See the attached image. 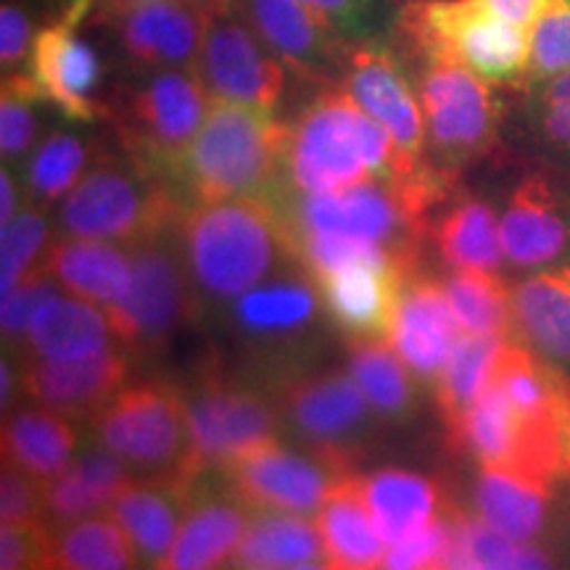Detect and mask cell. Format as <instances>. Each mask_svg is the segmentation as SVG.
<instances>
[{"mask_svg":"<svg viewBox=\"0 0 570 570\" xmlns=\"http://www.w3.org/2000/svg\"><path fill=\"white\" fill-rule=\"evenodd\" d=\"M180 389L188 415V458L183 468L188 487H196L209 470L281 439V410L262 391L227 381L214 370Z\"/></svg>","mask_w":570,"mask_h":570,"instance_id":"obj_10","label":"cell"},{"mask_svg":"<svg viewBox=\"0 0 570 570\" xmlns=\"http://www.w3.org/2000/svg\"><path fill=\"white\" fill-rule=\"evenodd\" d=\"M51 568V529L46 523H0V570Z\"/></svg>","mask_w":570,"mask_h":570,"instance_id":"obj_51","label":"cell"},{"mask_svg":"<svg viewBox=\"0 0 570 570\" xmlns=\"http://www.w3.org/2000/svg\"><path fill=\"white\" fill-rule=\"evenodd\" d=\"M499 17H504L512 24L525 27L531 32L533 21L541 17V11L550 6V0H487Z\"/></svg>","mask_w":570,"mask_h":570,"instance_id":"obj_52","label":"cell"},{"mask_svg":"<svg viewBox=\"0 0 570 570\" xmlns=\"http://www.w3.org/2000/svg\"><path fill=\"white\" fill-rule=\"evenodd\" d=\"M59 3H61V9H63V6H67V3H69V0H59Z\"/></svg>","mask_w":570,"mask_h":570,"instance_id":"obj_57","label":"cell"},{"mask_svg":"<svg viewBox=\"0 0 570 570\" xmlns=\"http://www.w3.org/2000/svg\"><path fill=\"white\" fill-rule=\"evenodd\" d=\"M196 75L212 101L254 106L262 111H275L291 77H296L235 6L209 17Z\"/></svg>","mask_w":570,"mask_h":570,"instance_id":"obj_14","label":"cell"},{"mask_svg":"<svg viewBox=\"0 0 570 570\" xmlns=\"http://www.w3.org/2000/svg\"><path fill=\"white\" fill-rule=\"evenodd\" d=\"M273 399L283 425L304 441V449L325 458L341 473H356L354 465L367 452L377 415L348 370L323 367L283 375Z\"/></svg>","mask_w":570,"mask_h":570,"instance_id":"obj_11","label":"cell"},{"mask_svg":"<svg viewBox=\"0 0 570 570\" xmlns=\"http://www.w3.org/2000/svg\"><path fill=\"white\" fill-rule=\"evenodd\" d=\"M209 104L196 69H132L106 104V117L127 156L175 185Z\"/></svg>","mask_w":570,"mask_h":570,"instance_id":"obj_6","label":"cell"},{"mask_svg":"<svg viewBox=\"0 0 570 570\" xmlns=\"http://www.w3.org/2000/svg\"><path fill=\"white\" fill-rule=\"evenodd\" d=\"M460 336L462 331L449 306L444 283L412 273L404 283L402 302L389 333L399 356L420 381L436 383Z\"/></svg>","mask_w":570,"mask_h":570,"instance_id":"obj_23","label":"cell"},{"mask_svg":"<svg viewBox=\"0 0 570 570\" xmlns=\"http://www.w3.org/2000/svg\"><path fill=\"white\" fill-rule=\"evenodd\" d=\"M132 479L135 470L96 439V444L77 452L59 479L46 483V525L53 531L109 512L114 499Z\"/></svg>","mask_w":570,"mask_h":570,"instance_id":"obj_32","label":"cell"},{"mask_svg":"<svg viewBox=\"0 0 570 570\" xmlns=\"http://www.w3.org/2000/svg\"><path fill=\"white\" fill-rule=\"evenodd\" d=\"M101 154L104 151H98L88 138L77 132L56 130L46 135L27 159L24 185L30 204L46 209L63 202L90 173L92 164L101 159Z\"/></svg>","mask_w":570,"mask_h":570,"instance_id":"obj_41","label":"cell"},{"mask_svg":"<svg viewBox=\"0 0 570 570\" xmlns=\"http://www.w3.org/2000/svg\"><path fill=\"white\" fill-rule=\"evenodd\" d=\"M127 246L132 256V288L106 315L125 352L156 354L196 317L198 294L185 265L177 225Z\"/></svg>","mask_w":570,"mask_h":570,"instance_id":"obj_9","label":"cell"},{"mask_svg":"<svg viewBox=\"0 0 570 570\" xmlns=\"http://www.w3.org/2000/svg\"><path fill=\"white\" fill-rule=\"evenodd\" d=\"M570 481H544L520 470L479 465L473 483L475 515L504 537L539 544L562 515V491Z\"/></svg>","mask_w":570,"mask_h":570,"instance_id":"obj_22","label":"cell"},{"mask_svg":"<svg viewBox=\"0 0 570 570\" xmlns=\"http://www.w3.org/2000/svg\"><path fill=\"white\" fill-rule=\"evenodd\" d=\"M56 3H59V0H56ZM59 6H61V3H59Z\"/></svg>","mask_w":570,"mask_h":570,"instance_id":"obj_59","label":"cell"},{"mask_svg":"<svg viewBox=\"0 0 570 570\" xmlns=\"http://www.w3.org/2000/svg\"><path fill=\"white\" fill-rule=\"evenodd\" d=\"M452 537L436 570H554L539 544H525L491 529L479 515L449 504Z\"/></svg>","mask_w":570,"mask_h":570,"instance_id":"obj_36","label":"cell"},{"mask_svg":"<svg viewBox=\"0 0 570 570\" xmlns=\"http://www.w3.org/2000/svg\"><path fill=\"white\" fill-rule=\"evenodd\" d=\"M114 336L109 315L98 304L61 291L35 315L21 341V360L77 362L106 352Z\"/></svg>","mask_w":570,"mask_h":570,"instance_id":"obj_31","label":"cell"},{"mask_svg":"<svg viewBox=\"0 0 570 570\" xmlns=\"http://www.w3.org/2000/svg\"><path fill=\"white\" fill-rule=\"evenodd\" d=\"M61 285L56 283L53 275H48L46 269H35L32 275H27L17 288L9 291L0 304V331H3V344L11 348H19L24 341L27 331H30L35 315L48 298L61 294Z\"/></svg>","mask_w":570,"mask_h":570,"instance_id":"obj_47","label":"cell"},{"mask_svg":"<svg viewBox=\"0 0 570 570\" xmlns=\"http://www.w3.org/2000/svg\"><path fill=\"white\" fill-rule=\"evenodd\" d=\"M230 494L252 512H317L341 473L309 449L283 446L281 439L256 446L219 468Z\"/></svg>","mask_w":570,"mask_h":570,"instance_id":"obj_16","label":"cell"},{"mask_svg":"<svg viewBox=\"0 0 570 570\" xmlns=\"http://www.w3.org/2000/svg\"><path fill=\"white\" fill-rule=\"evenodd\" d=\"M96 0H69L35 38L30 67L40 96L71 122H96L106 117V104L96 98L104 63L96 46L82 35Z\"/></svg>","mask_w":570,"mask_h":570,"instance_id":"obj_15","label":"cell"},{"mask_svg":"<svg viewBox=\"0 0 570 570\" xmlns=\"http://www.w3.org/2000/svg\"><path fill=\"white\" fill-rule=\"evenodd\" d=\"M127 3H135V0H106V6H109V9H119V6H127ZM188 3H196L209 13H217V11L230 9L235 0H188Z\"/></svg>","mask_w":570,"mask_h":570,"instance_id":"obj_54","label":"cell"},{"mask_svg":"<svg viewBox=\"0 0 570 570\" xmlns=\"http://www.w3.org/2000/svg\"><path fill=\"white\" fill-rule=\"evenodd\" d=\"M323 537L325 560L346 570H381L386 541L377 533L373 515L360 491V473L341 479L315 512Z\"/></svg>","mask_w":570,"mask_h":570,"instance_id":"obj_35","label":"cell"},{"mask_svg":"<svg viewBox=\"0 0 570 570\" xmlns=\"http://www.w3.org/2000/svg\"><path fill=\"white\" fill-rule=\"evenodd\" d=\"M238 570H275V568H238Z\"/></svg>","mask_w":570,"mask_h":570,"instance_id":"obj_56","label":"cell"},{"mask_svg":"<svg viewBox=\"0 0 570 570\" xmlns=\"http://www.w3.org/2000/svg\"><path fill=\"white\" fill-rule=\"evenodd\" d=\"M402 56V53H399ZM423 106L428 159L460 175L504 148L510 90L441 53L402 56Z\"/></svg>","mask_w":570,"mask_h":570,"instance_id":"obj_4","label":"cell"},{"mask_svg":"<svg viewBox=\"0 0 570 570\" xmlns=\"http://www.w3.org/2000/svg\"><path fill=\"white\" fill-rule=\"evenodd\" d=\"M420 167L404 159L386 127L341 82L320 85L288 122L285 188L294 194H331L370 180L402 183Z\"/></svg>","mask_w":570,"mask_h":570,"instance_id":"obj_2","label":"cell"},{"mask_svg":"<svg viewBox=\"0 0 570 570\" xmlns=\"http://www.w3.org/2000/svg\"><path fill=\"white\" fill-rule=\"evenodd\" d=\"M51 568L59 570H146L122 525L98 512L51 531Z\"/></svg>","mask_w":570,"mask_h":570,"instance_id":"obj_40","label":"cell"},{"mask_svg":"<svg viewBox=\"0 0 570 570\" xmlns=\"http://www.w3.org/2000/svg\"><path fill=\"white\" fill-rule=\"evenodd\" d=\"M288 122L275 111L212 101L180 164L175 188L185 206L219 198H273L285 188Z\"/></svg>","mask_w":570,"mask_h":570,"instance_id":"obj_3","label":"cell"},{"mask_svg":"<svg viewBox=\"0 0 570 570\" xmlns=\"http://www.w3.org/2000/svg\"><path fill=\"white\" fill-rule=\"evenodd\" d=\"M0 523H46V483L11 462L0 470Z\"/></svg>","mask_w":570,"mask_h":570,"instance_id":"obj_49","label":"cell"},{"mask_svg":"<svg viewBox=\"0 0 570 570\" xmlns=\"http://www.w3.org/2000/svg\"><path fill=\"white\" fill-rule=\"evenodd\" d=\"M425 238L449 269H502L504 252L494 204L462 185L431 214Z\"/></svg>","mask_w":570,"mask_h":570,"instance_id":"obj_28","label":"cell"},{"mask_svg":"<svg viewBox=\"0 0 570 570\" xmlns=\"http://www.w3.org/2000/svg\"><path fill=\"white\" fill-rule=\"evenodd\" d=\"M209 17L188 0H135L109 9L114 35L135 71L196 69Z\"/></svg>","mask_w":570,"mask_h":570,"instance_id":"obj_19","label":"cell"},{"mask_svg":"<svg viewBox=\"0 0 570 570\" xmlns=\"http://www.w3.org/2000/svg\"><path fill=\"white\" fill-rule=\"evenodd\" d=\"M341 85L396 140L412 167L428 161V132L415 82L391 40L348 42Z\"/></svg>","mask_w":570,"mask_h":570,"instance_id":"obj_17","label":"cell"},{"mask_svg":"<svg viewBox=\"0 0 570 570\" xmlns=\"http://www.w3.org/2000/svg\"><path fill=\"white\" fill-rule=\"evenodd\" d=\"M444 291L460 331L470 336H512L510 285L499 273L481 269H449Z\"/></svg>","mask_w":570,"mask_h":570,"instance_id":"obj_42","label":"cell"},{"mask_svg":"<svg viewBox=\"0 0 570 570\" xmlns=\"http://www.w3.org/2000/svg\"><path fill=\"white\" fill-rule=\"evenodd\" d=\"M504 262L541 269L570 256V177L520 156L499 202Z\"/></svg>","mask_w":570,"mask_h":570,"instance_id":"obj_13","label":"cell"},{"mask_svg":"<svg viewBox=\"0 0 570 570\" xmlns=\"http://www.w3.org/2000/svg\"><path fill=\"white\" fill-rule=\"evenodd\" d=\"M510 135L520 156L570 177V69L510 90L504 138Z\"/></svg>","mask_w":570,"mask_h":570,"instance_id":"obj_25","label":"cell"},{"mask_svg":"<svg viewBox=\"0 0 570 570\" xmlns=\"http://www.w3.org/2000/svg\"><path fill=\"white\" fill-rule=\"evenodd\" d=\"M51 246V225L40 206H21L17 217L0 227V294H9L17 285L40 269L42 256Z\"/></svg>","mask_w":570,"mask_h":570,"instance_id":"obj_44","label":"cell"},{"mask_svg":"<svg viewBox=\"0 0 570 570\" xmlns=\"http://www.w3.org/2000/svg\"><path fill=\"white\" fill-rule=\"evenodd\" d=\"M508 341L510 336H470V333H462L454 344L444 370L433 383V396H436L446 436L460 425L465 412L479 402L483 391L491 386Z\"/></svg>","mask_w":570,"mask_h":570,"instance_id":"obj_38","label":"cell"},{"mask_svg":"<svg viewBox=\"0 0 570 570\" xmlns=\"http://www.w3.org/2000/svg\"><path fill=\"white\" fill-rule=\"evenodd\" d=\"M317 560H325V547L315 520L291 512H256L233 566L294 570Z\"/></svg>","mask_w":570,"mask_h":570,"instance_id":"obj_37","label":"cell"},{"mask_svg":"<svg viewBox=\"0 0 570 570\" xmlns=\"http://www.w3.org/2000/svg\"><path fill=\"white\" fill-rule=\"evenodd\" d=\"M48 570H59V568H48Z\"/></svg>","mask_w":570,"mask_h":570,"instance_id":"obj_58","label":"cell"},{"mask_svg":"<svg viewBox=\"0 0 570 570\" xmlns=\"http://www.w3.org/2000/svg\"><path fill=\"white\" fill-rule=\"evenodd\" d=\"M21 212V190H19V180L13 175V169H9L3 164L0 169V225L9 223L11 217H17Z\"/></svg>","mask_w":570,"mask_h":570,"instance_id":"obj_53","label":"cell"},{"mask_svg":"<svg viewBox=\"0 0 570 570\" xmlns=\"http://www.w3.org/2000/svg\"><path fill=\"white\" fill-rule=\"evenodd\" d=\"M40 267L53 275L63 291L106 312L122 304L132 288L130 246L111 240L61 235L59 240H51Z\"/></svg>","mask_w":570,"mask_h":570,"instance_id":"obj_30","label":"cell"},{"mask_svg":"<svg viewBox=\"0 0 570 570\" xmlns=\"http://www.w3.org/2000/svg\"><path fill=\"white\" fill-rule=\"evenodd\" d=\"M88 423L92 436L140 479L183 481L188 415L180 386L161 377L125 383Z\"/></svg>","mask_w":570,"mask_h":570,"instance_id":"obj_8","label":"cell"},{"mask_svg":"<svg viewBox=\"0 0 570 570\" xmlns=\"http://www.w3.org/2000/svg\"><path fill=\"white\" fill-rule=\"evenodd\" d=\"M185 209L175 185L132 156L104 151L90 173L59 206V230L67 238L135 244L173 227Z\"/></svg>","mask_w":570,"mask_h":570,"instance_id":"obj_7","label":"cell"},{"mask_svg":"<svg viewBox=\"0 0 570 570\" xmlns=\"http://www.w3.org/2000/svg\"><path fill=\"white\" fill-rule=\"evenodd\" d=\"M177 235L198 302L230 304L246 291L298 267L288 219L269 198H219L188 204Z\"/></svg>","mask_w":570,"mask_h":570,"instance_id":"obj_1","label":"cell"},{"mask_svg":"<svg viewBox=\"0 0 570 570\" xmlns=\"http://www.w3.org/2000/svg\"><path fill=\"white\" fill-rule=\"evenodd\" d=\"M273 202L294 235H344L417 252L425 233L412 219L394 183L370 180L331 194H294L283 188Z\"/></svg>","mask_w":570,"mask_h":570,"instance_id":"obj_12","label":"cell"},{"mask_svg":"<svg viewBox=\"0 0 570 570\" xmlns=\"http://www.w3.org/2000/svg\"><path fill=\"white\" fill-rule=\"evenodd\" d=\"M391 42L402 56H449L508 90L523 85L531 61V32L487 0H404Z\"/></svg>","mask_w":570,"mask_h":570,"instance_id":"obj_5","label":"cell"},{"mask_svg":"<svg viewBox=\"0 0 570 570\" xmlns=\"http://www.w3.org/2000/svg\"><path fill=\"white\" fill-rule=\"evenodd\" d=\"M346 370L381 420L402 423L415 412V383L394 344L383 338H348Z\"/></svg>","mask_w":570,"mask_h":570,"instance_id":"obj_39","label":"cell"},{"mask_svg":"<svg viewBox=\"0 0 570 570\" xmlns=\"http://www.w3.org/2000/svg\"><path fill=\"white\" fill-rule=\"evenodd\" d=\"M256 35L288 63L302 82H341L348 40L302 0H235Z\"/></svg>","mask_w":570,"mask_h":570,"instance_id":"obj_18","label":"cell"},{"mask_svg":"<svg viewBox=\"0 0 570 570\" xmlns=\"http://www.w3.org/2000/svg\"><path fill=\"white\" fill-rule=\"evenodd\" d=\"M360 491L386 547L423 529L449 502L436 479L404 468H381L360 475Z\"/></svg>","mask_w":570,"mask_h":570,"instance_id":"obj_34","label":"cell"},{"mask_svg":"<svg viewBox=\"0 0 570 570\" xmlns=\"http://www.w3.org/2000/svg\"><path fill=\"white\" fill-rule=\"evenodd\" d=\"M130 375V356L122 346L77 362L21 360V396L67 417L90 420L117 394Z\"/></svg>","mask_w":570,"mask_h":570,"instance_id":"obj_20","label":"cell"},{"mask_svg":"<svg viewBox=\"0 0 570 570\" xmlns=\"http://www.w3.org/2000/svg\"><path fill=\"white\" fill-rule=\"evenodd\" d=\"M46 104L30 71L3 75L0 88V154L3 164H17L35 151L40 132L38 106Z\"/></svg>","mask_w":570,"mask_h":570,"instance_id":"obj_43","label":"cell"},{"mask_svg":"<svg viewBox=\"0 0 570 570\" xmlns=\"http://www.w3.org/2000/svg\"><path fill=\"white\" fill-rule=\"evenodd\" d=\"M570 69V0H550L531 27V61L523 85H537ZM520 85V88H523Z\"/></svg>","mask_w":570,"mask_h":570,"instance_id":"obj_46","label":"cell"},{"mask_svg":"<svg viewBox=\"0 0 570 570\" xmlns=\"http://www.w3.org/2000/svg\"><path fill=\"white\" fill-rule=\"evenodd\" d=\"M196 487L175 479H132L111 502L109 515L122 525L140 554L142 568L151 570L169 552L180 531Z\"/></svg>","mask_w":570,"mask_h":570,"instance_id":"obj_27","label":"cell"},{"mask_svg":"<svg viewBox=\"0 0 570 570\" xmlns=\"http://www.w3.org/2000/svg\"><path fill=\"white\" fill-rule=\"evenodd\" d=\"M415 267L402 262L389 265H352L336 273L312 277L327 320L348 338H386L394 325L407 277Z\"/></svg>","mask_w":570,"mask_h":570,"instance_id":"obj_21","label":"cell"},{"mask_svg":"<svg viewBox=\"0 0 570 570\" xmlns=\"http://www.w3.org/2000/svg\"><path fill=\"white\" fill-rule=\"evenodd\" d=\"M515 336L570 375V256L510 285Z\"/></svg>","mask_w":570,"mask_h":570,"instance_id":"obj_26","label":"cell"},{"mask_svg":"<svg viewBox=\"0 0 570 570\" xmlns=\"http://www.w3.org/2000/svg\"><path fill=\"white\" fill-rule=\"evenodd\" d=\"M252 510L227 494H196L169 552L151 570H223L235 560Z\"/></svg>","mask_w":570,"mask_h":570,"instance_id":"obj_29","label":"cell"},{"mask_svg":"<svg viewBox=\"0 0 570 570\" xmlns=\"http://www.w3.org/2000/svg\"><path fill=\"white\" fill-rule=\"evenodd\" d=\"M294 570H346V568H341L331 560H317V562H306V566H298Z\"/></svg>","mask_w":570,"mask_h":570,"instance_id":"obj_55","label":"cell"},{"mask_svg":"<svg viewBox=\"0 0 570 570\" xmlns=\"http://www.w3.org/2000/svg\"><path fill=\"white\" fill-rule=\"evenodd\" d=\"M0 446L3 462H11L48 483L59 479L75 462L80 452V433L71 417L32 402L3 412Z\"/></svg>","mask_w":570,"mask_h":570,"instance_id":"obj_33","label":"cell"},{"mask_svg":"<svg viewBox=\"0 0 570 570\" xmlns=\"http://www.w3.org/2000/svg\"><path fill=\"white\" fill-rule=\"evenodd\" d=\"M320 302L317 283L298 265L235 298L233 323L254 344H285L309 331L320 315Z\"/></svg>","mask_w":570,"mask_h":570,"instance_id":"obj_24","label":"cell"},{"mask_svg":"<svg viewBox=\"0 0 570 570\" xmlns=\"http://www.w3.org/2000/svg\"><path fill=\"white\" fill-rule=\"evenodd\" d=\"M348 42L391 40L404 0H302Z\"/></svg>","mask_w":570,"mask_h":570,"instance_id":"obj_45","label":"cell"},{"mask_svg":"<svg viewBox=\"0 0 570 570\" xmlns=\"http://www.w3.org/2000/svg\"><path fill=\"white\" fill-rule=\"evenodd\" d=\"M38 32L30 0H3L0 3V69L3 75L30 67Z\"/></svg>","mask_w":570,"mask_h":570,"instance_id":"obj_50","label":"cell"},{"mask_svg":"<svg viewBox=\"0 0 570 570\" xmlns=\"http://www.w3.org/2000/svg\"><path fill=\"white\" fill-rule=\"evenodd\" d=\"M449 504L439 518L423 529L410 533L407 539L394 541L386 547L381 570H436L439 560L444 558L449 537H452V518H449Z\"/></svg>","mask_w":570,"mask_h":570,"instance_id":"obj_48","label":"cell"}]
</instances>
